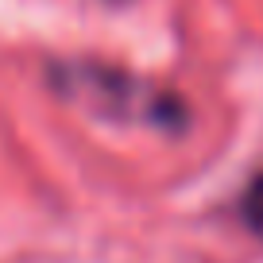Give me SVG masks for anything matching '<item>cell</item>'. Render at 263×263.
<instances>
[{
	"instance_id": "1",
	"label": "cell",
	"mask_w": 263,
	"mask_h": 263,
	"mask_svg": "<svg viewBox=\"0 0 263 263\" xmlns=\"http://www.w3.org/2000/svg\"><path fill=\"white\" fill-rule=\"evenodd\" d=\"M54 89L78 101L82 108L108 120H143L155 128H178L182 124V105L136 78L120 74L112 66L97 62H66L54 66Z\"/></svg>"
},
{
	"instance_id": "2",
	"label": "cell",
	"mask_w": 263,
	"mask_h": 263,
	"mask_svg": "<svg viewBox=\"0 0 263 263\" xmlns=\"http://www.w3.org/2000/svg\"><path fill=\"white\" fill-rule=\"evenodd\" d=\"M240 213H244V224L252 229V236L263 240V174L248 186L244 201H240Z\"/></svg>"
}]
</instances>
